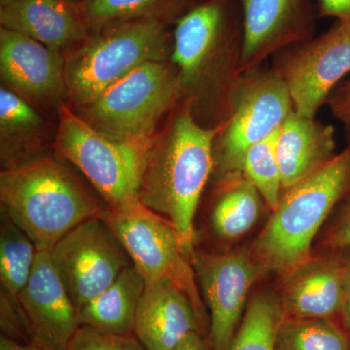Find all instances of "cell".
<instances>
[{
	"label": "cell",
	"mask_w": 350,
	"mask_h": 350,
	"mask_svg": "<svg viewBox=\"0 0 350 350\" xmlns=\"http://www.w3.org/2000/svg\"><path fill=\"white\" fill-rule=\"evenodd\" d=\"M66 350H146L131 334H110L80 326Z\"/></svg>",
	"instance_id": "cell-27"
},
{
	"label": "cell",
	"mask_w": 350,
	"mask_h": 350,
	"mask_svg": "<svg viewBox=\"0 0 350 350\" xmlns=\"http://www.w3.org/2000/svg\"><path fill=\"white\" fill-rule=\"evenodd\" d=\"M330 319L284 315L276 333V350H350V336Z\"/></svg>",
	"instance_id": "cell-25"
},
{
	"label": "cell",
	"mask_w": 350,
	"mask_h": 350,
	"mask_svg": "<svg viewBox=\"0 0 350 350\" xmlns=\"http://www.w3.org/2000/svg\"><path fill=\"white\" fill-rule=\"evenodd\" d=\"M196 0H80L78 5L90 29L118 21L157 19L178 21Z\"/></svg>",
	"instance_id": "cell-22"
},
{
	"label": "cell",
	"mask_w": 350,
	"mask_h": 350,
	"mask_svg": "<svg viewBox=\"0 0 350 350\" xmlns=\"http://www.w3.org/2000/svg\"><path fill=\"white\" fill-rule=\"evenodd\" d=\"M243 23L241 73L288 46L315 36L317 0H239Z\"/></svg>",
	"instance_id": "cell-12"
},
{
	"label": "cell",
	"mask_w": 350,
	"mask_h": 350,
	"mask_svg": "<svg viewBox=\"0 0 350 350\" xmlns=\"http://www.w3.org/2000/svg\"><path fill=\"white\" fill-rule=\"evenodd\" d=\"M172 350H207V349L204 340L200 337L199 333L194 332L181 340Z\"/></svg>",
	"instance_id": "cell-33"
},
{
	"label": "cell",
	"mask_w": 350,
	"mask_h": 350,
	"mask_svg": "<svg viewBox=\"0 0 350 350\" xmlns=\"http://www.w3.org/2000/svg\"><path fill=\"white\" fill-rule=\"evenodd\" d=\"M271 59L294 111L317 118L320 108L350 73V25L336 21L328 31L288 46Z\"/></svg>",
	"instance_id": "cell-8"
},
{
	"label": "cell",
	"mask_w": 350,
	"mask_h": 350,
	"mask_svg": "<svg viewBox=\"0 0 350 350\" xmlns=\"http://www.w3.org/2000/svg\"><path fill=\"white\" fill-rule=\"evenodd\" d=\"M0 350H55L40 340H33L31 342H18L1 336Z\"/></svg>",
	"instance_id": "cell-31"
},
{
	"label": "cell",
	"mask_w": 350,
	"mask_h": 350,
	"mask_svg": "<svg viewBox=\"0 0 350 350\" xmlns=\"http://www.w3.org/2000/svg\"><path fill=\"white\" fill-rule=\"evenodd\" d=\"M327 105L350 135V80L338 85L327 101Z\"/></svg>",
	"instance_id": "cell-29"
},
{
	"label": "cell",
	"mask_w": 350,
	"mask_h": 350,
	"mask_svg": "<svg viewBox=\"0 0 350 350\" xmlns=\"http://www.w3.org/2000/svg\"><path fill=\"white\" fill-rule=\"evenodd\" d=\"M69 1H72V2H79L80 0H69Z\"/></svg>",
	"instance_id": "cell-35"
},
{
	"label": "cell",
	"mask_w": 350,
	"mask_h": 350,
	"mask_svg": "<svg viewBox=\"0 0 350 350\" xmlns=\"http://www.w3.org/2000/svg\"><path fill=\"white\" fill-rule=\"evenodd\" d=\"M49 252L77 310L133 266L123 244L101 217L76 226Z\"/></svg>",
	"instance_id": "cell-10"
},
{
	"label": "cell",
	"mask_w": 350,
	"mask_h": 350,
	"mask_svg": "<svg viewBox=\"0 0 350 350\" xmlns=\"http://www.w3.org/2000/svg\"><path fill=\"white\" fill-rule=\"evenodd\" d=\"M345 269V301L342 315L345 323L350 328V259H344Z\"/></svg>",
	"instance_id": "cell-32"
},
{
	"label": "cell",
	"mask_w": 350,
	"mask_h": 350,
	"mask_svg": "<svg viewBox=\"0 0 350 350\" xmlns=\"http://www.w3.org/2000/svg\"><path fill=\"white\" fill-rule=\"evenodd\" d=\"M180 100L174 64L150 62L72 111L105 137L137 142L153 138L160 119Z\"/></svg>",
	"instance_id": "cell-5"
},
{
	"label": "cell",
	"mask_w": 350,
	"mask_h": 350,
	"mask_svg": "<svg viewBox=\"0 0 350 350\" xmlns=\"http://www.w3.org/2000/svg\"><path fill=\"white\" fill-rule=\"evenodd\" d=\"M18 299L34 340L55 350H66L80 327L78 310L53 265L49 251H38L31 278Z\"/></svg>",
	"instance_id": "cell-14"
},
{
	"label": "cell",
	"mask_w": 350,
	"mask_h": 350,
	"mask_svg": "<svg viewBox=\"0 0 350 350\" xmlns=\"http://www.w3.org/2000/svg\"><path fill=\"white\" fill-rule=\"evenodd\" d=\"M107 221L123 244L133 266L145 282L167 278L188 295L199 317L202 314L196 275L186 258L178 234L169 221L137 202L125 208H107Z\"/></svg>",
	"instance_id": "cell-9"
},
{
	"label": "cell",
	"mask_w": 350,
	"mask_h": 350,
	"mask_svg": "<svg viewBox=\"0 0 350 350\" xmlns=\"http://www.w3.org/2000/svg\"><path fill=\"white\" fill-rule=\"evenodd\" d=\"M283 278L284 283L280 298L286 317L331 319L342 312L345 301L342 258H310Z\"/></svg>",
	"instance_id": "cell-17"
},
{
	"label": "cell",
	"mask_w": 350,
	"mask_h": 350,
	"mask_svg": "<svg viewBox=\"0 0 350 350\" xmlns=\"http://www.w3.org/2000/svg\"><path fill=\"white\" fill-rule=\"evenodd\" d=\"M0 202L1 211L38 251H50L76 226L101 217L108 208L100 196L49 156L2 170Z\"/></svg>",
	"instance_id": "cell-2"
},
{
	"label": "cell",
	"mask_w": 350,
	"mask_h": 350,
	"mask_svg": "<svg viewBox=\"0 0 350 350\" xmlns=\"http://www.w3.org/2000/svg\"><path fill=\"white\" fill-rule=\"evenodd\" d=\"M283 317L280 297L259 292L248 301L239 330L226 350H276V333Z\"/></svg>",
	"instance_id": "cell-23"
},
{
	"label": "cell",
	"mask_w": 350,
	"mask_h": 350,
	"mask_svg": "<svg viewBox=\"0 0 350 350\" xmlns=\"http://www.w3.org/2000/svg\"><path fill=\"white\" fill-rule=\"evenodd\" d=\"M349 195L350 144L305 179L283 189L251 251L262 273L284 278L310 260L313 239L324 221Z\"/></svg>",
	"instance_id": "cell-3"
},
{
	"label": "cell",
	"mask_w": 350,
	"mask_h": 350,
	"mask_svg": "<svg viewBox=\"0 0 350 350\" xmlns=\"http://www.w3.org/2000/svg\"><path fill=\"white\" fill-rule=\"evenodd\" d=\"M217 183L211 227L219 238H241L257 222L262 204H266L243 174L218 179Z\"/></svg>",
	"instance_id": "cell-21"
},
{
	"label": "cell",
	"mask_w": 350,
	"mask_h": 350,
	"mask_svg": "<svg viewBox=\"0 0 350 350\" xmlns=\"http://www.w3.org/2000/svg\"><path fill=\"white\" fill-rule=\"evenodd\" d=\"M0 23L62 54L91 31L78 2L69 0H15L1 6Z\"/></svg>",
	"instance_id": "cell-16"
},
{
	"label": "cell",
	"mask_w": 350,
	"mask_h": 350,
	"mask_svg": "<svg viewBox=\"0 0 350 350\" xmlns=\"http://www.w3.org/2000/svg\"><path fill=\"white\" fill-rule=\"evenodd\" d=\"M320 18H333L350 25V0H317Z\"/></svg>",
	"instance_id": "cell-30"
},
{
	"label": "cell",
	"mask_w": 350,
	"mask_h": 350,
	"mask_svg": "<svg viewBox=\"0 0 350 350\" xmlns=\"http://www.w3.org/2000/svg\"><path fill=\"white\" fill-rule=\"evenodd\" d=\"M278 130L250 147L241 165V174L257 189L271 211L278 206L283 190L276 148Z\"/></svg>",
	"instance_id": "cell-26"
},
{
	"label": "cell",
	"mask_w": 350,
	"mask_h": 350,
	"mask_svg": "<svg viewBox=\"0 0 350 350\" xmlns=\"http://www.w3.org/2000/svg\"><path fill=\"white\" fill-rule=\"evenodd\" d=\"M219 129L200 125L183 103L154 137L142 169L139 202L174 226L190 262L195 253V215L213 174Z\"/></svg>",
	"instance_id": "cell-1"
},
{
	"label": "cell",
	"mask_w": 350,
	"mask_h": 350,
	"mask_svg": "<svg viewBox=\"0 0 350 350\" xmlns=\"http://www.w3.org/2000/svg\"><path fill=\"white\" fill-rule=\"evenodd\" d=\"M200 317L188 295L167 278L145 282L133 333L146 350H172L198 332Z\"/></svg>",
	"instance_id": "cell-15"
},
{
	"label": "cell",
	"mask_w": 350,
	"mask_h": 350,
	"mask_svg": "<svg viewBox=\"0 0 350 350\" xmlns=\"http://www.w3.org/2000/svg\"><path fill=\"white\" fill-rule=\"evenodd\" d=\"M0 213L1 288L14 296H18L31 278L38 250L12 219L3 211Z\"/></svg>",
	"instance_id": "cell-24"
},
{
	"label": "cell",
	"mask_w": 350,
	"mask_h": 350,
	"mask_svg": "<svg viewBox=\"0 0 350 350\" xmlns=\"http://www.w3.org/2000/svg\"><path fill=\"white\" fill-rule=\"evenodd\" d=\"M66 57L29 36L0 29V75L5 88L25 100L61 105L66 98Z\"/></svg>",
	"instance_id": "cell-13"
},
{
	"label": "cell",
	"mask_w": 350,
	"mask_h": 350,
	"mask_svg": "<svg viewBox=\"0 0 350 350\" xmlns=\"http://www.w3.org/2000/svg\"><path fill=\"white\" fill-rule=\"evenodd\" d=\"M57 112V156L85 175L108 208L116 211L139 202L142 169L154 137L137 142H117L88 126L64 103Z\"/></svg>",
	"instance_id": "cell-6"
},
{
	"label": "cell",
	"mask_w": 350,
	"mask_h": 350,
	"mask_svg": "<svg viewBox=\"0 0 350 350\" xmlns=\"http://www.w3.org/2000/svg\"><path fill=\"white\" fill-rule=\"evenodd\" d=\"M192 266L211 314L213 350H226L247 306L248 295L262 271L250 251L206 254L195 251Z\"/></svg>",
	"instance_id": "cell-11"
},
{
	"label": "cell",
	"mask_w": 350,
	"mask_h": 350,
	"mask_svg": "<svg viewBox=\"0 0 350 350\" xmlns=\"http://www.w3.org/2000/svg\"><path fill=\"white\" fill-rule=\"evenodd\" d=\"M44 122L29 101L0 89V155L2 170L43 157Z\"/></svg>",
	"instance_id": "cell-19"
},
{
	"label": "cell",
	"mask_w": 350,
	"mask_h": 350,
	"mask_svg": "<svg viewBox=\"0 0 350 350\" xmlns=\"http://www.w3.org/2000/svg\"><path fill=\"white\" fill-rule=\"evenodd\" d=\"M325 245L333 250L350 248V195L345 199L340 218L327 232Z\"/></svg>",
	"instance_id": "cell-28"
},
{
	"label": "cell",
	"mask_w": 350,
	"mask_h": 350,
	"mask_svg": "<svg viewBox=\"0 0 350 350\" xmlns=\"http://www.w3.org/2000/svg\"><path fill=\"white\" fill-rule=\"evenodd\" d=\"M145 280L133 266L126 268L107 289L78 308L80 326L110 334H131Z\"/></svg>",
	"instance_id": "cell-20"
},
{
	"label": "cell",
	"mask_w": 350,
	"mask_h": 350,
	"mask_svg": "<svg viewBox=\"0 0 350 350\" xmlns=\"http://www.w3.org/2000/svg\"><path fill=\"white\" fill-rule=\"evenodd\" d=\"M278 160L282 187L298 183L331 161L337 154L335 129L294 110L278 130Z\"/></svg>",
	"instance_id": "cell-18"
},
{
	"label": "cell",
	"mask_w": 350,
	"mask_h": 350,
	"mask_svg": "<svg viewBox=\"0 0 350 350\" xmlns=\"http://www.w3.org/2000/svg\"><path fill=\"white\" fill-rule=\"evenodd\" d=\"M293 110L286 87L271 66L241 73L229 114L214 139L217 180L241 174L248 148L278 131Z\"/></svg>",
	"instance_id": "cell-7"
},
{
	"label": "cell",
	"mask_w": 350,
	"mask_h": 350,
	"mask_svg": "<svg viewBox=\"0 0 350 350\" xmlns=\"http://www.w3.org/2000/svg\"><path fill=\"white\" fill-rule=\"evenodd\" d=\"M15 1V0H0L1 2V6L6 5V4L10 3V2Z\"/></svg>",
	"instance_id": "cell-34"
},
{
	"label": "cell",
	"mask_w": 350,
	"mask_h": 350,
	"mask_svg": "<svg viewBox=\"0 0 350 350\" xmlns=\"http://www.w3.org/2000/svg\"><path fill=\"white\" fill-rule=\"evenodd\" d=\"M172 51L162 21H118L92 29L64 55L66 98L73 107L90 103L142 64L170 62Z\"/></svg>",
	"instance_id": "cell-4"
}]
</instances>
